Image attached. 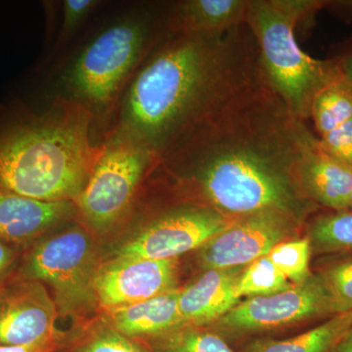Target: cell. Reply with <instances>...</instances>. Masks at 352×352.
I'll use <instances>...</instances> for the list:
<instances>
[{"mask_svg":"<svg viewBox=\"0 0 352 352\" xmlns=\"http://www.w3.org/2000/svg\"><path fill=\"white\" fill-rule=\"evenodd\" d=\"M312 136L266 78L159 163L184 171L201 205L230 219L265 210L302 217L314 206L300 183V160Z\"/></svg>","mask_w":352,"mask_h":352,"instance_id":"1","label":"cell"},{"mask_svg":"<svg viewBox=\"0 0 352 352\" xmlns=\"http://www.w3.org/2000/svg\"><path fill=\"white\" fill-rule=\"evenodd\" d=\"M265 78L247 24L166 34L127 85L112 131L162 159Z\"/></svg>","mask_w":352,"mask_h":352,"instance_id":"2","label":"cell"},{"mask_svg":"<svg viewBox=\"0 0 352 352\" xmlns=\"http://www.w3.org/2000/svg\"><path fill=\"white\" fill-rule=\"evenodd\" d=\"M87 108L58 97L41 113L0 116V194L75 201L103 149Z\"/></svg>","mask_w":352,"mask_h":352,"instance_id":"3","label":"cell"},{"mask_svg":"<svg viewBox=\"0 0 352 352\" xmlns=\"http://www.w3.org/2000/svg\"><path fill=\"white\" fill-rule=\"evenodd\" d=\"M325 0H249L245 24L256 39L264 74L295 119L305 122L315 96L339 78L331 58L317 60L303 52L296 32L314 27Z\"/></svg>","mask_w":352,"mask_h":352,"instance_id":"4","label":"cell"},{"mask_svg":"<svg viewBox=\"0 0 352 352\" xmlns=\"http://www.w3.org/2000/svg\"><path fill=\"white\" fill-rule=\"evenodd\" d=\"M166 36L153 34L147 21L141 19L111 25L65 71L62 80L67 97L87 108L95 119L107 117L117 109L139 66Z\"/></svg>","mask_w":352,"mask_h":352,"instance_id":"5","label":"cell"},{"mask_svg":"<svg viewBox=\"0 0 352 352\" xmlns=\"http://www.w3.org/2000/svg\"><path fill=\"white\" fill-rule=\"evenodd\" d=\"M157 163V157L133 139L109 131L94 170L75 201L76 212L95 232H108L131 210L143 178Z\"/></svg>","mask_w":352,"mask_h":352,"instance_id":"6","label":"cell"},{"mask_svg":"<svg viewBox=\"0 0 352 352\" xmlns=\"http://www.w3.org/2000/svg\"><path fill=\"white\" fill-rule=\"evenodd\" d=\"M98 266L91 237L75 227L36 243L17 275L50 287L58 314L72 316L97 305L94 279Z\"/></svg>","mask_w":352,"mask_h":352,"instance_id":"7","label":"cell"},{"mask_svg":"<svg viewBox=\"0 0 352 352\" xmlns=\"http://www.w3.org/2000/svg\"><path fill=\"white\" fill-rule=\"evenodd\" d=\"M330 293L320 273L302 284L268 296H251L240 302L206 328L227 342L277 330L322 316L336 315Z\"/></svg>","mask_w":352,"mask_h":352,"instance_id":"8","label":"cell"},{"mask_svg":"<svg viewBox=\"0 0 352 352\" xmlns=\"http://www.w3.org/2000/svg\"><path fill=\"white\" fill-rule=\"evenodd\" d=\"M237 219L208 206H182L157 215L124 244L113 258L171 259L199 250Z\"/></svg>","mask_w":352,"mask_h":352,"instance_id":"9","label":"cell"},{"mask_svg":"<svg viewBox=\"0 0 352 352\" xmlns=\"http://www.w3.org/2000/svg\"><path fill=\"white\" fill-rule=\"evenodd\" d=\"M300 220L279 210H265L237 219L199 249V265L204 270L248 266L293 237Z\"/></svg>","mask_w":352,"mask_h":352,"instance_id":"10","label":"cell"},{"mask_svg":"<svg viewBox=\"0 0 352 352\" xmlns=\"http://www.w3.org/2000/svg\"><path fill=\"white\" fill-rule=\"evenodd\" d=\"M58 311L41 282L15 275L0 287V346H32L63 339Z\"/></svg>","mask_w":352,"mask_h":352,"instance_id":"11","label":"cell"},{"mask_svg":"<svg viewBox=\"0 0 352 352\" xmlns=\"http://www.w3.org/2000/svg\"><path fill=\"white\" fill-rule=\"evenodd\" d=\"M178 258H113L94 279L97 305L110 311L178 289Z\"/></svg>","mask_w":352,"mask_h":352,"instance_id":"12","label":"cell"},{"mask_svg":"<svg viewBox=\"0 0 352 352\" xmlns=\"http://www.w3.org/2000/svg\"><path fill=\"white\" fill-rule=\"evenodd\" d=\"M244 267L208 270L180 289L178 307L185 325L206 327L240 302Z\"/></svg>","mask_w":352,"mask_h":352,"instance_id":"13","label":"cell"},{"mask_svg":"<svg viewBox=\"0 0 352 352\" xmlns=\"http://www.w3.org/2000/svg\"><path fill=\"white\" fill-rule=\"evenodd\" d=\"M300 183L303 194L315 205L333 210H349L352 166L328 154L314 135L303 150Z\"/></svg>","mask_w":352,"mask_h":352,"instance_id":"14","label":"cell"},{"mask_svg":"<svg viewBox=\"0 0 352 352\" xmlns=\"http://www.w3.org/2000/svg\"><path fill=\"white\" fill-rule=\"evenodd\" d=\"M76 212L75 201H46L0 194V239L24 245Z\"/></svg>","mask_w":352,"mask_h":352,"instance_id":"15","label":"cell"},{"mask_svg":"<svg viewBox=\"0 0 352 352\" xmlns=\"http://www.w3.org/2000/svg\"><path fill=\"white\" fill-rule=\"evenodd\" d=\"M180 289L107 311L106 323L131 339L144 342L186 326L180 314Z\"/></svg>","mask_w":352,"mask_h":352,"instance_id":"16","label":"cell"},{"mask_svg":"<svg viewBox=\"0 0 352 352\" xmlns=\"http://www.w3.org/2000/svg\"><path fill=\"white\" fill-rule=\"evenodd\" d=\"M249 0H185L166 20L168 34H222L245 24Z\"/></svg>","mask_w":352,"mask_h":352,"instance_id":"17","label":"cell"},{"mask_svg":"<svg viewBox=\"0 0 352 352\" xmlns=\"http://www.w3.org/2000/svg\"><path fill=\"white\" fill-rule=\"evenodd\" d=\"M351 326L352 310L333 315L317 327L289 339L247 340L237 352H332Z\"/></svg>","mask_w":352,"mask_h":352,"instance_id":"18","label":"cell"},{"mask_svg":"<svg viewBox=\"0 0 352 352\" xmlns=\"http://www.w3.org/2000/svg\"><path fill=\"white\" fill-rule=\"evenodd\" d=\"M310 119L314 120L319 138L352 119V85L342 75L315 96Z\"/></svg>","mask_w":352,"mask_h":352,"instance_id":"19","label":"cell"},{"mask_svg":"<svg viewBox=\"0 0 352 352\" xmlns=\"http://www.w3.org/2000/svg\"><path fill=\"white\" fill-rule=\"evenodd\" d=\"M143 344L151 352H237L219 333L198 326H183Z\"/></svg>","mask_w":352,"mask_h":352,"instance_id":"20","label":"cell"},{"mask_svg":"<svg viewBox=\"0 0 352 352\" xmlns=\"http://www.w3.org/2000/svg\"><path fill=\"white\" fill-rule=\"evenodd\" d=\"M307 238L319 254L352 251V210L319 215L309 224Z\"/></svg>","mask_w":352,"mask_h":352,"instance_id":"21","label":"cell"},{"mask_svg":"<svg viewBox=\"0 0 352 352\" xmlns=\"http://www.w3.org/2000/svg\"><path fill=\"white\" fill-rule=\"evenodd\" d=\"M58 352H151L139 340L122 335L106 322L95 325Z\"/></svg>","mask_w":352,"mask_h":352,"instance_id":"22","label":"cell"},{"mask_svg":"<svg viewBox=\"0 0 352 352\" xmlns=\"http://www.w3.org/2000/svg\"><path fill=\"white\" fill-rule=\"evenodd\" d=\"M294 284L287 279L283 273L277 270L267 256H261L245 266L239 286L240 296H258L273 295L286 291Z\"/></svg>","mask_w":352,"mask_h":352,"instance_id":"23","label":"cell"},{"mask_svg":"<svg viewBox=\"0 0 352 352\" xmlns=\"http://www.w3.org/2000/svg\"><path fill=\"white\" fill-rule=\"evenodd\" d=\"M311 252V243L305 237L280 243L267 256L292 284L298 285L312 275L309 268Z\"/></svg>","mask_w":352,"mask_h":352,"instance_id":"24","label":"cell"},{"mask_svg":"<svg viewBox=\"0 0 352 352\" xmlns=\"http://www.w3.org/2000/svg\"><path fill=\"white\" fill-rule=\"evenodd\" d=\"M332 298L336 314L352 310V256L340 259L320 271Z\"/></svg>","mask_w":352,"mask_h":352,"instance_id":"25","label":"cell"},{"mask_svg":"<svg viewBox=\"0 0 352 352\" xmlns=\"http://www.w3.org/2000/svg\"><path fill=\"white\" fill-rule=\"evenodd\" d=\"M319 142L331 156L352 166V119L321 136Z\"/></svg>","mask_w":352,"mask_h":352,"instance_id":"26","label":"cell"},{"mask_svg":"<svg viewBox=\"0 0 352 352\" xmlns=\"http://www.w3.org/2000/svg\"><path fill=\"white\" fill-rule=\"evenodd\" d=\"M99 2L95 0H66L63 4V25L58 38L57 45L62 44L78 29L88 14L94 11Z\"/></svg>","mask_w":352,"mask_h":352,"instance_id":"27","label":"cell"},{"mask_svg":"<svg viewBox=\"0 0 352 352\" xmlns=\"http://www.w3.org/2000/svg\"><path fill=\"white\" fill-rule=\"evenodd\" d=\"M21 245L0 239V287L10 279Z\"/></svg>","mask_w":352,"mask_h":352,"instance_id":"28","label":"cell"},{"mask_svg":"<svg viewBox=\"0 0 352 352\" xmlns=\"http://www.w3.org/2000/svg\"><path fill=\"white\" fill-rule=\"evenodd\" d=\"M331 59L337 64L340 74L352 85V36L346 43L342 44L339 51Z\"/></svg>","mask_w":352,"mask_h":352,"instance_id":"29","label":"cell"},{"mask_svg":"<svg viewBox=\"0 0 352 352\" xmlns=\"http://www.w3.org/2000/svg\"><path fill=\"white\" fill-rule=\"evenodd\" d=\"M63 339L32 346H0V352H57L64 346Z\"/></svg>","mask_w":352,"mask_h":352,"instance_id":"30","label":"cell"},{"mask_svg":"<svg viewBox=\"0 0 352 352\" xmlns=\"http://www.w3.org/2000/svg\"><path fill=\"white\" fill-rule=\"evenodd\" d=\"M326 9H330L344 20L352 19V0L344 1H328Z\"/></svg>","mask_w":352,"mask_h":352,"instance_id":"31","label":"cell"},{"mask_svg":"<svg viewBox=\"0 0 352 352\" xmlns=\"http://www.w3.org/2000/svg\"><path fill=\"white\" fill-rule=\"evenodd\" d=\"M332 352H352V326Z\"/></svg>","mask_w":352,"mask_h":352,"instance_id":"32","label":"cell"},{"mask_svg":"<svg viewBox=\"0 0 352 352\" xmlns=\"http://www.w3.org/2000/svg\"><path fill=\"white\" fill-rule=\"evenodd\" d=\"M349 210H352V190H351V198H349Z\"/></svg>","mask_w":352,"mask_h":352,"instance_id":"33","label":"cell"}]
</instances>
